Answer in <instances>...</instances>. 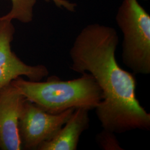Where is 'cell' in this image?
Masks as SVG:
<instances>
[{"instance_id":"cell-1","label":"cell","mask_w":150,"mask_h":150,"mask_svg":"<svg viewBox=\"0 0 150 150\" xmlns=\"http://www.w3.org/2000/svg\"><path fill=\"white\" fill-rule=\"evenodd\" d=\"M119 43L116 30L100 23L83 28L70 50V69L91 74L103 98L96 112L102 128L115 134L150 129V114L136 97L134 74L122 69L116 58Z\"/></svg>"},{"instance_id":"cell-2","label":"cell","mask_w":150,"mask_h":150,"mask_svg":"<svg viewBox=\"0 0 150 150\" xmlns=\"http://www.w3.org/2000/svg\"><path fill=\"white\" fill-rule=\"evenodd\" d=\"M81 75L68 81L54 76L45 82L18 77L11 82L27 100L50 113L57 114L72 108L95 109L102 101V91L91 74Z\"/></svg>"},{"instance_id":"cell-3","label":"cell","mask_w":150,"mask_h":150,"mask_svg":"<svg viewBox=\"0 0 150 150\" xmlns=\"http://www.w3.org/2000/svg\"><path fill=\"white\" fill-rule=\"evenodd\" d=\"M115 20L123 33V63L134 75L150 74V15L139 0H123Z\"/></svg>"},{"instance_id":"cell-4","label":"cell","mask_w":150,"mask_h":150,"mask_svg":"<svg viewBox=\"0 0 150 150\" xmlns=\"http://www.w3.org/2000/svg\"><path fill=\"white\" fill-rule=\"evenodd\" d=\"M75 108L52 114L27 99L18 120V132L22 149L38 150L42 143L54 138L70 118Z\"/></svg>"},{"instance_id":"cell-5","label":"cell","mask_w":150,"mask_h":150,"mask_svg":"<svg viewBox=\"0 0 150 150\" xmlns=\"http://www.w3.org/2000/svg\"><path fill=\"white\" fill-rule=\"evenodd\" d=\"M15 28L9 20H0V90L18 77L28 80L40 81L49 74L43 64L31 66L25 64L12 51Z\"/></svg>"},{"instance_id":"cell-6","label":"cell","mask_w":150,"mask_h":150,"mask_svg":"<svg viewBox=\"0 0 150 150\" xmlns=\"http://www.w3.org/2000/svg\"><path fill=\"white\" fill-rule=\"evenodd\" d=\"M26 100L12 82L0 90L1 150H22L18 125Z\"/></svg>"},{"instance_id":"cell-7","label":"cell","mask_w":150,"mask_h":150,"mask_svg":"<svg viewBox=\"0 0 150 150\" xmlns=\"http://www.w3.org/2000/svg\"><path fill=\"white\" fill-rule=\"evenodd\" d=\"M90 110L76 108L70 118L52 139L42 143L38 150H76L82 133L90 126Z\"/></svg>"},{"instance_id":"cell-8","label":"cell","mask_w":150,"mask_h":150,"mask_svg":"<svg viewBox=\"0 0 150 150\" xmlns=\"http://www.w3.org/2000/svg\"><path fill=\"white\" fill-rule=\"evenodd\" d=\"M12 7L8 13L0 17V20H16L23 23H28L33 18L34 7L36 0H11Z\"/></svg>"},{"instance_id":"cell-9","label":"cell","mask_w":150,"mask_h":150,"mask_svg":"<svg viewBox=\"0 0 150 150\" xmlns=\"http://www.w3.org/2000/svg\"><path fill=\"white\" fill-rule=\"evenodd\" d=\"M115 133L103 129L96 137L97 143L103 150H123Z\"/></svg>"},{"instance_id":"cell-10","label":"cell","mask_w":150,"mask_h":150,"mask_svg":"<svg viewBox=\"0 0 150 150\" xmlns=\"http://www.w3.org/2000/svg\"><path fill=\"white\" fill-rule=\"evenodd\" d=\"M46 2H52L55 5L61 9L65 10L70 12L76 11L77 4L69 0H45Z\"/></svg>"},{"instance_id":"cell-11","label":"cell","mask_w":150,"mask_h":150,"mask_svg":"<svg viewBox=\"0 0 150 150\" xmlns=\"http://www.w3.org/2000/svg\"><path fill=\"white\" fill-rule=\"evenodd\" d=\"M144 1H148V0H144Z\"/></svg>"}]
</instances>
